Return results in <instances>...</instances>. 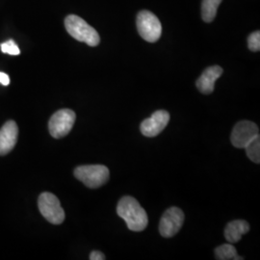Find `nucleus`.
<instances>
[{
	"label": "nucleus",
	"instance_id": "nucleus-1",
	"mask_svg": "<svg viewBox=\"0 0 260 260\" xmlns=\"http://www.w3.org/2000/svg\"><path fill=\"white\" fill-rule=\"evenodd\" d=\"M117 214L125 221L127 228L132 232H142L149 223L148 214L145 209L136 199L129 196L121 198L117 205Z\"/></svg>",
	"mask_w": 260,
	"mask_h": 260
},
{
	"label": "nucleus",
	"instance_id": "nucleus-2",
	"mask_svg": "<svg viewBox=\"0 0 260 260\" xmlns=\"http://www.w3.org/2000/svg\"><path fill=\"white\" fill-rule=\"evenodd\" d=\"M65 26L72 37L90 47H96L101 42V37L96 30L78 16H68L65 19Z\"/></svg>",
	"mask_w": 260,
	"mask_h": 260
},
{
	"label": "nucleus",
	"instance_id": "nucleus-3",
	"mask_svg": "<svg viewBox=\"0 0 260 260\" xmlns=\"http://www.w3.org/2000/svg\"><path fill=\"white\" fill-rule=\"evenodd\" d=\"M109 176V169L103 165H85L75 170V177L91 189H96L105 184Z\"/></svg>",
	"mask_w": 260,
	"mask_h": 260
},
{
	"label": "nucleus",
	"instance_id": "nucleus-4",
	"mask_svg": "<svg viewBox=\"0 0 260 260\" xmlns=\"http://www.w3.org/2000/svg\"><path fill=\"white\" fill-rule=\"evenodd\" d=\"M38 206L41 214L49 223L60 224L65 221V212L55 195L45 192L38 200Z\"/></svg>",
	"mask_w": 260,
	"mask_h": 260
},
{
	"label": "nucleus",
	"instance_id": "nucleus-5",
	"mask_svg": "<svg viewBox=\"0 0 260 260\" xmlns=\"http://www.w3.org/2000/svg\"><path fill=\"white\" fill-rule=\"evenodd\" d=\"M139 35L149 43H155L161 37L162 25L157 17L149 11H142L137 16Z\"/></svg>",
	"mask_w": 260,
	"mask_h": 260
},
{
	"label": "nucleus",
	"instance_id": "nucleus-6",
	"mask_svg": "<svg viewBox=\"0 0 260 260\" xmlns=\"http://www.w3.org/2000/svg\"><path fill=\"white\" fill-rule=\"evenodd\" d=\"M76 115L71 109H61L54 113L48 122V130L50 135L60 139L67 136L75 124Z\"/></svg>",
	"mask_w": 260,
	"mask_h": 260
},
{
	"label": "nucleus",
	"instance_id": "nucleus-7",
	"mask_svg": "<svg viewBox=\"0 0 260 260\" xmlns=\"http://www.w3.org/2000/svg\"><path fill=\"white\" fill-rule=\"evenodd\" d=\"M183 222L184 213L182 210L177 207H171L163 214L160 220L159 233L165 238H171L180 231Z\"/></svg>",
	"mask_w": 260,
	"mask_h": 260
},
{
	"label": "nucleus",
	"instance_id": "nucleus-8",
	"mask_svg": "<svg viewBox=\"0 0 260 260\" xmlns=\"http://www.w3.org/2000/svg\"><path fill=\"white\" fill-rule=\"evenodd\" d=\"M258 126L250 121H239L234 126L231 136L232 144L237 149H244L246 145L259 135Z\"/></svg>",
	"mask_w": 260,
	"mask_h": 260
},
{
	"label": "nucleus",
	"instance_id": "nucleus-9",
	"mask_svg": "<svg viewBox=\"0 0 260 260\" xmlns=\"http://www.w3.org/2000/svg\"><path fill=\"white\" fill-rule=\"evenodd\" d=\"M170 121V114L165 110L154 112L140 125L142 134L146 137H155L166 128Z\"/></svg>",
	"mask_w": 260,
	"mask_h": 260
},
{
	"label": "nucleus",
	"instance_id": "nucleus-10",
	"mask_svg": "<svg viewBox=\"0 0 260 260\" xmlns=\"http://www.w3.org/2000/svg\"><path fill=\"white\" fill-rule=\"evenodd\" d=\"M19 135V128L14 121H8L0 129V155L8 154L15 148Z\"/></svg>",
	"mask_w": 260,
	"mask_h": 260
},
{
	"label": "nucleus",
	"instance_id": "nucleus-11",
	"mask_svg": "<svg viewBox=\"0 0 260 260\" xmlns=\"http://www.w3.org/2000/svg\"><path fill=\"white\" fill-rule=\"evenodd\" d=\"M223 69L219 66L209 67L197 80V88L201 93L209 94L214 91L216 80L223 74Z\"/></svg>",
	"mask_w": 260,
	"mask_h": 260
},
{
	"label": "nucleus",
	"instance_id": "nucleus-12",
	"mask_svg": "<svg viewBox=\"0 0 260 260\" xmlns=\"http://www.w3.org/2000/svg\"><path fill=\"white\" fill-rule=\"evenodd\" d=\"M250 232V224L244 220H235L228 223L224 230V238L231 244L241 240L242 236Z\"/></svg>",
	"mask_w": 260,
	"mask_h": 260
},
{
	"label": "nucleus",
	"instance_id": "nucleus-13",
	"mask_svg": "<svg viewBox=\"0 0 260 260\" xmlns=\"http://www.w3.org/2000/svg\"><path fill=\"white\" fill-rule=\"evenodd\" d=\"M216 258L219 260H243L242 256L237 254L236 249L233 244H223L215 249Z\"/></svg>",
	"mask_w": 260,
	"mask_h": 260
},
{
	"label": "nucleus",
	"instance_id": "nucleus-14",
	"mask_svg": "<svg viewBox=\"0 0 260 260\" xmlns=\"http://www.w3.org/2000/svg\"><path fill=\"white\" fill-rule=\"evenodd\" d=\"M222 0H203L202 3V17L205 22H211L216 15L219 5Z\"/></svg>",
	"mask_w": 260,
	"mask_h": 260
},
{
	"label": "nucleus",
	"instance_id": "nucleus-15",
	"mask_svg": "<svg viewBox=\"0 0 260 260\" xmlns=\"http://www.w3.org/2000/svg\"><path fill=\"white\" fill-rule=\"evenodd\" d=\"M246 153L252 162L258 164L260 162V138L259 135L250 141L246 147Z\"/></svg>",
	"mask_w": 260,
	"mask_h": 260
},
{
	"label": "nucleus",
	"instance_id": "nucleus-16",
	"mask_svg": "<svg viewBox=\"0 0 260 260\" xmlns=\"http://www.w3.org/2000/svg\"><path fill=\"white\" fill-rule=\"evenodd\" d=\"M0 47H1V51L3 53H7L10 55H19L20 53L19 47L13 40H9V41L1 44Z\"/></svg>",
	"mask_w": 260,
	"mask_h": 260
},
{
	"label": "nucleus",
	"instance_id": "nucleus-17",
	"mask_svg": "<svg viewBox=\"0 0 260 260\" xmlns=\"http://www.w3.org/2000/svg\"><path fill=\"white\" fill-rule=\"evenodd\" d=\"M248 47L251 49V51L256 52L260 50V32L255 31L251 33V35L248 38Z\"/></svg>",
	"mask_w": 260,
	"mask_h": 260
},
{
	"label": "nucleus",
	"instance_id": "nucleus-18",
	"mask_svg": "<svg viewBox=\"0 0 260 260\" xmlns=\"http://www.w3.org/2000/svg\"><path fill=\"white\" fill-rule=\"evenodd\" d=\"M90 259L91 260H104L105 255L103 254L102 251H93L90 254Z\"/></svg>",
	"mask_w": 260,
	"mask_h": 260
},
{
	"label": "nucleus",
	"instance_id": "nucleus-19",
	"mask_svg": "<svg viewBox=\"0 0 260 260\" xmlns=\"http://www.w3.org/2000/svg\"><path fill=\"white\" fill-rule=\"evenodd\" d=\"M0 83L2 84L3 86H8L10 84L9 75L0 72Z\"/></svg>",
	"mask_w": 260,
	"mask_h": 260
}]
</instances>
